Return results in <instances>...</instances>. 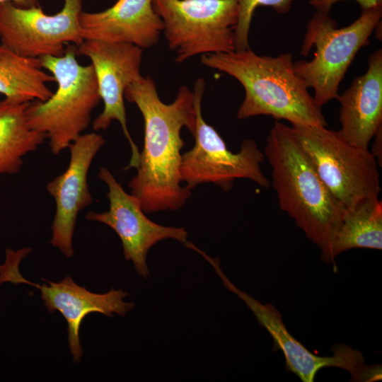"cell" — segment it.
I'll list each match as a JSON object with an SVG mask.
<instances>
[{"instance_id": "3", "label": "cell", "mask_w": 382, "mask_h": 382, "mask_svg": "<svg viewBox=\"0 0 382 382\" xmlns=\"http://www.w3.org/2000/svg\"><path fill=\"white\" fill-rule=\"evenodd\" d=\"M201 62L237 79L245 90L240 120L270 115L291 125L327 127L319 107L305 82L295 73L292 54L258 55L244 50L201 56Z\"/></svg>"}, {"instance_id": "23", "label": "cell", "mask_w": 382, "mask_h": 382, "mask_svg": "<svg viewBox=\"0 0 382 382\" xmlns=\"http://www.w3.org/2000/svg\"><path fill=\"white\" fill-rule=\"evenodd\" d=\"M374 141L371 152L376 159L378 166H382V127H381L374 136Z\"/></svg>"}, {"instance_id": "18", "label": "cell", "mask_w": 382, "mask_h": 382, "mask_svg": "<svg viewBox=\"0 0 382 382\" xmlns=\"http://www.w3.org/2000/svg\"><path fill=\"white\" fill-rule=\"evenodd\" d=\"M354 248L382 249V202L366 199L346 210L342 223L321 260L334 263L342 253Z\"/></svg>"}, {"instance_id": "9", "label": "cell", "mask_w": 382, "mask_h": 382, "mask_svg": "<svg viewBox=\"0 0 382 382\" xmlns=\"http://www.w3.org/2000/svg\"><path fill=\"white\" fill-rule=\"evenodd\" d=\"M204 257L213 267L226 289L237 295L246 304L260 325L270 333L274 347L283 353L286 369L303 382H313L316 374L326 367L347 371L352 381L381 380V365L365 364L362 353L350 346L335 345L332 348L333 355L330 357L313 354L289 332L281 313L272 303L263 304L235 286L221 270L218 258H213L207 254Z\"/></svg>"}, {"instance_id": "17", "label": "cell", "mask_w": 382, "mask_h": 382, "mask_svg": "<svg viewBox=\"0 0 382 382\" xmlns=\"http://www.w3.org/2000/svg\"><path fill=\"white\" fill-rule=\"evenodd\" d=\"M53 81L40 58L20 55L0 45V94L5 98L16 103L45 101L53 93L47 83Z\"/></svg>"}, {"instance_id": "19", "label": "cell", "mask_w": 382, "mask_h": 382, "mask_svg": "<svg viewBox=\"0 0 382 382\" xmlns=\"http://www.w3.org/2000/svg\"><path fill=\"white\" fill-rule=\"evenodd\" d=\"M28 104L0 100V175L18 173L23 157L46 139L29 125L25 113Z\"/></svg>"}, {"instance_id": "5", "label": "cell", "mask_w": 382, "mask_h": 382, "mask_svg": "<svg viewBox=\"0 0 382 382\" xmlns=\"http://www.w3.org/2000/svg\"><path fill=\"white\" fill-rule=\"evenodd\" d=\"M382 5L362 9L352 24L337 28L328 13L317 11L307 24L301 54L307 56L315 46L311 61L294 62L295 73L308 88L314 90L313 98L319 107L337 99L339 86L360 48L381 22Z\"/></svg>"}, {"instance_id": "7", "label": "cell", "mask_w": 382, "mask_h": 382, "mask_svg": "<svg viewBox=\"0 0 382 382\" xmlns=\"http://www.w3.org/2000/svg\"><path fill=\"white\" fill-rule=\"evenodd\" d=\"M152 4L176 62L235 50L238 0H153Z\"/></svg>"}, {"instance_id": "13", "label": "cell", "mask_w": 382, "mask_h": 382, "mask_svg": "<svg viewBox=\"0 0 382 382\" xmlns=\"http://www.w3.org/2000/svg\"><path fill=\"white\" fill-rule=\"evenodd\" d=\"M105 142L103 137L96 132L80 135L68 147L70 159L65 171L47 185L56 202L50 243L67 257L74 254L73 236L78 214L93 202L88 173Z\"/></svg>"}, {"instance_id": "14", "label": "cell", "mask_w": 382, "mask_h": 382, "mask_svg": "<svg viewBox=\"0 0 382 382\" xmlns=\"http://www.w3.org/2000/svg\"><path fill=\"white\" fill-rule=\"evenodd\" d=\"M40 285L30 282L40 291L43 305L50 313L59 312L67 323L68 342L73 362H80L83 349L79 330L83 319L91 313H99L108 317L115 314L125 316L134 307L132 302L124 299L129 295L122 289H111L103 294L93 293L77 284L67 276L59 282L44 279Z\"/></svg>"}, {"instance_id": "24", "label": "cell", "mask_w": 382, "mask_h": 382, "mask_svg": "<svg viewBox=\"0 0 382 382\" xmlns=\"http://www.w3.org/2000/svg\"><path fill=\"white\" fill-rule=\"evenodd\" d=\"M11 2L21 8H30L39 6L40 0H0V4L4 2Z\"/></svg>"}, {"instance_id": "15", "label": "cell", "mask_w": 382, "mask_h": 382, "mask_svg": "<svg viewBox=\"0 0 382 382\" xmlns=\"http://www.w3.org/2000/svg\"><path fill=\"white\" fill-rule=\"evenodd\" d=\"M152 2L117 0L102 11H82L80 27L83 39L128 42L143 50L154 46L159 40L163 25Z\"/></svg>"}, {"instance_id": "25", "label": "cell", "mask_w": 382, "mask_h": 382, "mask_svg": "<svg viewBox=\"0 0 382 382\" xmlns=\"http://www.w3.org/2000/svg\"><path fill=\"white\" fill-rule=\"evenodd\" d=\"M376 4H382V0H373Z\"/></svg>"}, {"instance_id": "8", "label": "cell", "mask_w": 382, "mask_h": 382, "mask_svg": "<svg viewBox=\"0 0 382 382\" xmlns=\"http://www.w3.org/2000/svg\"><path fill=\"white\" fill-rule=\"evenodd\" d=\"M205 82L199 78L194 86L195 143L182 154L180 168L181 182L191 190L202 183H212L228 191L236 179H249L267 188L270 183L261 169L265 157L253 139L243 141L237 153L229 151L224 139L202 114Z\"/></svg>"}, {"instance_id": "16", "label": "cell", "mask_w": 382, "mask_h": 382, "mask_svg": "<svg viewBox=\"0 0 382 382\" xmlns=\"http://www.w3.org/2000/svg\"><path fill=\"white\" fill-rule=\"evenodd\" d=\"M340 136L353 146L368 149L382 127V50L368 59L366 73L356 78L337 98Z\"/></svg>"}, {"instance_id": "1", "label": "cell", "mask_w": 382, "mask_h": 382, "mask_svg": "<svg viewBox=\"0 0 382 382\" xmlns=\"http://www.w3.org/2000/svg\"><path fill=\"white\" fill-rule=\"evenodd\" d=\"M125 98L134 103L144 122V143L137 173L128 186L145 213L175 211L191 196L181 185L180 168L184 141L181 130L195 129L194 93L179 88L175 99L166 104L160 99L154 81L141 76L125 91Z\"/></svg>"}, {"instance_id": "20", "label": "cell", "mask_w": 382, "mask_h": 382, "mask_svg": "<svg viewBox=\"0 0 382 382\" xmlns=\"http://www.w3.org/2000/svg\"><path fill=\"white\" fill-rule=\"evenodd\" d=\"M239 14L234 29L235 50L249 48V30L253 16L259 6H267L280 14L287 13L295 0H238Z\"/></svg>"}, {"instance_id": "26", "label": "cell", "mask_w": 382, "mask_h": 382, "mask_svg": "<svg viewBox=\"0 0 382 382\" xmlns=\"http://www.w3.org/2000/svg\"><path fill=\"white\" fill-rule=\"evenodd\" d=\"M1 265H0V271H1Z\"/></svg>"}, {"instance_id": "11", "label": "cell", "mask_w": 382, "mask_h": 382, "mask_svg": "<svg viewBox=\"0 0 382 382\" xmlns=\"http://www.w3.org/2000/svg\"><path fill=\"white\" fill-rule=\"evenodd\" d=\"M78 51L91 61L103 102V110L93 120V127L96 131L106 130L113 120H117L132 151L129 163L125 169H137L140 152L127 125L124 98L126 88L142 76L143 49L128 42L84 40Z\"/></svg>"}, {"instance_id": "10", "label": "cell", "mask_w": 382, "mask_h": 382, "mask_svg": "<svg viewBox=\"0 0 382 382\" xmlns=\"http://www.w3.org/2000/svg\"><path fill=\"white\" fill-rule=\"evenodd\" d=\"M83 0H64L57 13H45L39 6L21 8L7 1L0 4L1 44L28 57H59L65 44L80 45V15Z\"/></svg>"}, {"instance_id": "21", "label": "cell", "mask_w": 382, "mask_h": 382, "mask_svg": "<svg viewBox=\"0 0 382 382\" xmlns=\"http://www.w3.org/2000/svg\"><path fill=\"white\" fill-rule=\"evenodd\" d=\"M31 250L30 248H24L17 250L8 248L6 249V260L4 263L1 265L0 271V284L9 282L14 284L21 283L29 284L30 282L20 274L18 267L21 261Z\"/></svg>"}, {"instance_id": "12", "label": "cell", "mask_w": 382, "mask_h": 382, "mask_svg": "<svg viewBox=\"0 0 382 382\" xmlns=\"http://www.w3.org/2000/svg\"><path fill=\"white\" fill-rule=\"evenodd\" d=\"M98 177L108 186L109 209L103 212H88L85 218L110 227L119 236L123 255L131 261L138 274L144 279L150 275L147 255L157 243L174 239L185 244L188 233L183 227L162 226L149 219L138 199L128 194L105 167H100Z\"/></svg>"}, {"instance_id": "4", "label": "cell", "mask_w": 382, "mask_h": 382, "mask_svg": "<svg viewBox=\"0 0 382 382\" xmlns=\"http://www.w3.org/2000/svg\"><path fill=\"white\" fill-rule=\"evenodd\" d=\"M40 59L54 77L57 88L45 101L30 102L26 117L31 128L49 139L52 153L58 155L88 127L91 112L101 98L91 64H80L74 47L65 49L62 56Z\"/></svg>"}, {"instance_id": "2", "label": "cell", "mask_w": 382, "mask_h": 382, "mask_svg": "<svg viewBox=\"0 0 382 382\" xmlns=\"http://www.w3.org/2000/svg\"><path fill=\"white\" fill-rule=\"evenodd\" d=\"M265 157L280 209L292 218L324 255L346 212L316 172L291 127L276 121L266 139Z\"/></svg>"}, {"instance_id": "22", "label": "cell", "mask_w": 382, "mask_h": 382, "mask_svg": "<svg viewBox=\"0 0 382 382\" xmlns=\"http://www.w3.org/2000/svg\"><path fill=\"white\" fill-rule=\"evenodd\" d=\"M342 0H310L309 4L317 9V11L328 13L332 5L336 2ZM357 1L362 9L372 8L378 5L373 0H354Z\"/></svg>"}, {"instance_id": "6", "label": "cell", "mask_w": 382, "mask_h": 382, "mask_svg": "<svg viewBox=\"0 0 382 382\" xmlns=\"http://www.w3.org/2000/svg\"><path fill=\"white\" fill-rule=\"evenodd\" d=\"M291 127L323 182L346 209L379 198V166L369 149L352 145L326 127Z\"/></svg>"}]
</instances>
